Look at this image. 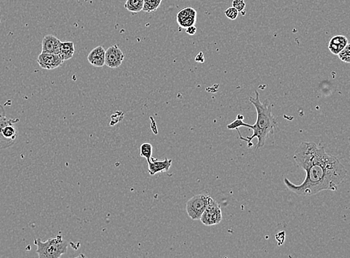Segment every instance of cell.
<instances>
[{
	"label": "cell",
	"mask_w": 350,
	"mask_h": 258,
	"mask_svg": "<svg viewBox=\"0 0 350 258\" xmlns=\"http://www.w3.org/2000/svg\"><path fill=\"white\" fill-rule=\"evenodd\" d=\"M294 158L297 165L306 171V178L299 186L287 178L284 179V183L297 195L312 196L326 190L337 191L347 175V170L338 158L328 154L324 147L316 143H301Z\"/></svg>",
	"instance_id": "obj_1"
},
{
	"label": "cell",
	"mask_w": 350,
	"mask_h": 258,
	"mask_svg": "<svg viewBox=\"0 0 350 258\" xmlns=\"http://www.w3.org/2000/svg\"><path fill=\"white\" fill-rule=\"evenodd\" d=\"M256 98L250 97V102L256 107L257 111V120L254 125L250 126V129L253 130V136L248 137L241 136L239 130H237L239 133L240 139L247 141L248 143V147L253 146L252 140L254 138H258L256 149L261 148L265 144L266 139L268 137L270 133L273 134L274 129L277 127V121L274 116L272 114V107L268 101L266 100L264 103L260 101L259 93L257 90H255Z\"/></svg>",
	"instance_id": "obj_2"
},
{
	"label": "cell",
	"mask_w": 350,
	"mask_h": 258,
	"mask_svg": "<svg viewBox=\"0 0 350 258\" xmlns=\"http://www.w3.org/2000/svg\"><path fill=\"white\" fill-rule=\"evenodd\" d=\"M34 242L40 258H59L68 251V242L63 240L62 235H57L45 242L36 239Z\"/></svg>",
	"instance_id": "obj_3"
},
{
	"label": "cell",
	"mask_w": 350,
	"mask_h": 258,
	"mask_svg": "<svg viewBox=\"0 0 350 258\" xmlns=\"http://www.w3.org/2000/svg\"><path fill=\"white\" fill-rule=\"evenodd\" d=\"M208 194H201L191 197L186 205V211L190 218L193 220H200L202 214L208 206L209 199Z\"/></svg>",
	"instance_id": "obj_4"
},
{
	"label": "cell",
	"mask_w": 350,
	"mask_h": 258,
	"mask_svg": "<svg viewBox=\"0 0 350 258\" xmlns=\"http://www.w3.org/2000/svg\"><path fill=\"white\" fill-rule=\"evenodd\" d=\"M222 219V211L220 205L211 197L200 220H201L202 223L206 226H211L220 223Z\"/></svg>",
	"instance_id": "obj_5"
},
{
	"label": "cell",
	"mask_w": 350,
	"mask_h": 258,
	"mask_svg": "<svg viewBox=\"0 0 350 258\" xmlns=\"http://www.w3.org/2000/svg\"><path fill=\"white\" fill-rule=\"evenodd\" d=\"M39 66L43 69L52 70L60 67L64 60L60 54L41 52L37 59Z\"/></svg>",
	"instance_id": "obj_6"
},
{
	"label": "cell",
	"mask_w": 350,
	"mask_h": 258,
	"mask_svg": "<svg viewBox=\"0 0 350 258\" xmlns=\"http://www.w3.org/2000/svg\"><path fill=\"white\" fill-rule=\"evenodd\" d=\"M124 58L125 55L118 45H112L105 50V65L111 69L120 67L122 65Z\"/></svg>",
	"instance_id": "obj_7"
},
{
	"label": "cell",
	"mask_w": 350,
	"mask_h": 258,
	"mask_svg": "<svg viewBox=\"0 0 350 258\" xmlns=\"http://www.w3.org/2000/svg\"><path fill=\"white\" fill-rule=\"evenodd\" d=\"M177 20L179 26L183 29L194 26L197 21V12L193 8H185L177 14Z\"/></svg>",
	"instance_id": "obj_8"
},
{
	"label": "cell",
	"mask_w": 350,
	"mask_h": 258,
	"mask_svg": "<svg viewBox=\"0 0 350 258\" xmlns=\"http://www.w3.org/2000/svg\"><path fill=\"white\" fill-rule=\"evenodd\" d=\"M172 160L166 158L165 159L160 161L155 158H151L150 161H148V172L149 175L154 176L158 173L168 171L172 165Z\"/></svg>",
	"instance_id": "obj_9"
},
{
	"label": "cell",
	"mask_w": 350,
	"mask_h": 258,
	"mask_svg": "<svg viewBox=\"0 0 350 258\" xmlns=\"http://www.w3.org/2000/svg\"><path fill=\"white\" fill-rule=\"evenodd\" d=\"M61 43L62 41L55 36L46 35L42 41V52L59 54Z\"/></svg>",
	"instance_id": "obj_10"
},
{
	"label": "cell",
	"mask_w": 350,
	"mask_h": 258,
	"mask_svg": "<svg viewBox=\"0 0 350 258\" xmlns=\"http://www.w3.org/2000/svg\"><path fill=\"white\" fill-rule=\"evenodd\" d=\"M90 64L95 67H103L105 62V50L102 46L94 48L88 56Z\"/></svg>",
	"instance_id": "obj_11"
},
{
	"label": "cell",
	"mask_w": 350,
	"mask_h": 258,
	"mask_svg": "<svg viewBox=\"0 0 350 258\" xmlns=\"http://www.w3.org/2000/svg\"><path fill=\"white\" fill-rule=\"evenodd\" d=\"M349 43L345 36L337 35L331 38L329 43V49L333 54L337 55L338 53Z\"/></svg>",
	"instance_id": "obj_12"
},
{
	"label": "cell",
	"mask_w": 350,
	"mask_h": 258,
	"mask_svg": "<svg viewBox=\"0 0 350 258\" xmlns=\"http://www.w3.org/2000/svg\"><path fill=\"white\" fill-rule=\"evenodd\" d=\"M75 53L74 43L73 42L65 41L61 43L60 52L59 54L62 56L64 61L70 60L74 57Z\"/></svg>",
	"instance_id": "obj_13"
},
{
	"label": "cell",
	"mask_w": 350,
	"mask_h": 258,
	"mask_svg": "<svg viewBox=\"0 0 350 258\" xmlns=\"http://www.w3.org/2000/svg\"><path fill=\"white\" fill-rule=\"evenodd\" d=\"M124 7L134 15L139 13L143 10L144 0H127Z\"/></svg>",
	"instance_id": "obj_14"
},
{
	"label": "cell",
	"mask_w": 350,
	"mask_h": 258,
	"mask_svg": "<svg viewBox=\"0 0 350 258\" xmlns=\"http://www.w3.org/2000/svg\"><path fill=\"white\" fill-rule=\"evenodd\" d=\"M7 120L8 119H6L5 120L0 121V150L9 148V147L13 146L15 143V141L7 139L3 135V127H4Z\"/></svg>",
	"instance_id": "obj_15"
},
{
	"label": "cell",
	"mask_w": 350,
	"mask_h": 258,
	"mask_svg": "<svg viewBox=\"0 0 350 258\" xmlns=\"http://www.w3.org/2000/svg\"><path fill=\"white\" fill-rule=\"evenodd\" d=\"M163 0H144L143 10L147 13L155 12L160 7Z\"/></svg>",
	"instance_id": "obj_16"
},
{
	"label": "cell",
	"mask_w": 350,
	"mask_h": 258,
	"mask_svg": "<svg viewBox=\"0 0 350 258\" xmlns=\"http://www.w3.org/2000/svg\"><path fill=\"white\" fill-rule=\"evenodd\" d=\"M244 116H242V115L241 114L238 115L236 120L233 121L231 124H228V126H227V128H228V130H239V127H248V128H250V126H251V124H246V123H244Z\"/></svg>",
	"instance_id": "obj_17"
},
{
	"label": "cell",
	"mask_w": 350,
	"mask_h": 258,
	"mask_svg": "<svg viewBox=\"0 0 350 258\" xmlns=\"http://www.w3.org/2000/svg\"><path fill=\"white\" fill-rule=\"evenodd\" d=\"M140 155L144 157L148 161H150L152 157V145L150 143H143L140 147Z\"/></svg>",
	"instance_id": "obj_18"
},
{
	"label": "cell",
	"mask_w": 350,
	"mask_h": 258,
	"mask_svg": "<svg viewBox=\"0 0 350 258\" xmlns=\"http://www.w3.org/2000/svg\"><path fill=\"white\" fill-rule=\"evenodd\" d=\"M339 59L344 63H350V44L349 43L337 54Z\"/></svg>",
	"instance_id": "obj_19"
},
{
	"label": "cell",
	"mask_w": 350,
	"mask_h": 258,
	"mask_svg": "<svg viewBox=\"0 0 350 258\" xmlns=\"http://www.w3.org/2000/svg\"><path fill=\"white\" fill-rule=\"evenodd\" d=\"M239 12L235 8L230 7L225 11V15L226 18L231 20H235L239 17Z\"/></svg>",
	"instance_id": "obj_20"
},
{
	"label": "cell",
	"mask_w": 350,
	"mask_h": 258,
	"mask_svg": "<svg viewBox=\"0 0 350 258\" xmlns=\"http://www.w3.org/2000/svg\"><path fill=\"white\" fill-rule=\"evenodd\" d=\"M232 7L235 8L239 12H243L246 8V3L244 0H233Z\"/></svg>",
	"instance_id": "obj_21"
},
{
	"label": "cell",
	"mask_w": 350,
	"mask_h": 258,
	"mask_svg": "<svg viewBox=\"0 0 350 258\" xmlns=\"http://www.w3.org/2000/svg\"><path fill=\"white\" fill-rule=\"evenodd\" d=\"M197 32V27L194 26H189L186 28V33L189 35H194Z\"/></svg>",
	"instance_id": "obj_22"
},
{
	"label": "cell",
	"mask_w": 350,
	"mask_h": 258,
	"mask_svg": "<svg viewBox=\"0 0 350 258\" xmlns=\"http://www.w3.org/2000/svg\"><path fill=\"white\" fill-rule=\"evenodd\" d=\"M195 60L198 63H204L205 62V57L203 52H200L195 57Z\"/></svg>",
	"instance_id": "obj_23"
},
{
	"label": "cell",
	"mask_w": 350,
	"mask_h": 258,
	"mask_svg": "<svg viewBox=\"0 0 350 258\" xmlns=\"http://www.w3.org/2000/svg\"><path fill=\"white\" fill-rule=\"evenodd\" d=\"M7 119L6 116V112H5L3 107L0 105V121L5 120V119Z\"/></svg>",
	"instance_id": "obj_24"
}]
</instances>
